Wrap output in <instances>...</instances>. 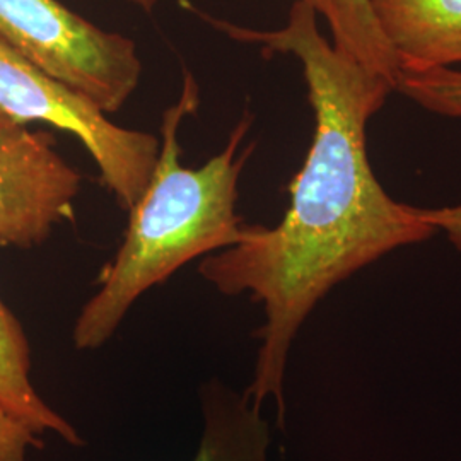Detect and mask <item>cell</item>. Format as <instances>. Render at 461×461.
<instances>
[{
  "label": "cell",
  "mask_w": 461,
  "mask_h": 461,
  "mask_svg": "<svg viewBox=\"0 0 461 461\" xmlns=\"http://www.w3.org/2000/svg\"><path fill=\"white\" fill-rule=\"evenodd\" d=\"M200 16L236 41L297 59L313 110V142L289 185L291 203L282 221L274 228L245 224L236 245L198 265L217 293L248 294L262 304L260 346L245 392L260 409L272 403L284 430L289 356L314 308L364 267L424 243L438 230L417 207L386 194L367 156V123L395 91L393 84L333 47L306 0H296L287 23L270 32Z\"/></svg>",
  "instance_id": "6da1fadb"
},
{
  "label": "cell",
  "mask_w": 461,
  "mask_h": 461,
  "mask_svg": "<svg viewBox=\"0 0 461 461\" xmlns=\"http://www.w3.org/2000/svg\"><path fill=\"white\" fill-rule=\"evenodd\" d=\"M200 89L183 74L182 95L161 122V149L142 195L127 211L129 222L115 257L98 277V291L84 303L72 329L79 352L106 346L133 304L148 291L200 257L232 247L245 228L236 212L238 183L255 144L243 148L253 123L245 113L226 148L200 167L180 163L178 131L195 115Z\"/></svg>",
  "instance_id": "7a4b0ae2"
},
{
  "label": "cell",
  "mask_w": 461,
  "mask_h": 461,
  "mask_svg": "<svg viewBox=\"0 0 461 461\" xmlns=\"http://www.w3.org/2000/svg\"><path fill=\"white\" fill-rule=\"evenodd\" d=\"M0 108L17 122H43L77 137L98 166L99 180L125 211L148 186L161 139L116 125L93 99L51 77L2 40Z\"/></svg>",
  "instance_id": "3957f363"
},
{
  "label": "cell",
  "mask_w": 461,
  "mask_h": 461,
  "mask_svg": "<svg viewBox=\"0 0 461 461\" xmlns=\"http://www.w3.org/2000/svg\"><path fill=\"white\" fill-rule=\"evenodd\" d=\"M0 40L108 115L120 112L140 83L133 40L101 30L59 0H0Z\"/></svg>",
  "instance_id": "277c9868"
},
{
  "label": "cell",
  "mask_w": 461,
  "mask_h": 461,
  "mask_svg": "<svg viewBox=\"0 0 461 461\" xmlns=\"http://www.w3.org/2000/svg\"><path fill=\"white\" fill-rule=\"evenodd\" d=\"M51 132L30 131L0 108V245H43L76 217L83 176L59 154Z\"/></svg>",
  "instance_id": "5b68a950"
},
{
  "label": "cell",
  "mask_w": 461,
  "mask_h": 461,
  "mask_svg": "<svg viewBox=\"0 0 461 461\" xmlns=\"http://www.w3.org/2000/svg\"><path fill=\"white\" fill-rule=\"evenodd\" d=\"M400 70L461 67V0H373Z\"/></svg>",
  "instance_id": "8992f818"
},
{
  "label": "cell",
  "mask_w": 461,
  "mask_h": 461,
  "mask_svg": "<svg viewBox=\"0 0 461 461\" xmlns=\"http://www.w3.org/2000/svg\"><path fill=\"white\" fill-rule=\"evenodd\" d=\"M202 432L192 461H270L272 424L245 390L224 379L198 386Z\"/></svg>",
  "instance_id": "52a82bcc"
},
{
  "label": "cell",
  "mask_w": 461,
  "mask_h": 461,
  "mask_svg": "<svg viewBox=\"0 0 461 461\" xmlns=\"http://www.w3.org/2000/svg\"><path fill=\"white\" fill-rule=\"evenodd\" d=\"M32 346L16 314L0 299V409L34 434H53L83 447L81 432L40 396L32 379Z\"/></svg>",
  "instance_id": "ba28073f"
},
{
  "label": "cell",
  "mask_w": 461,
  "mask_h": 461,
  "mask_svg": "<svg viewBox=\"0 0 461 461\" xmlns=\"http://www.w3.org/2000/svg\"><path fill=\"white\" fill-rule=\"evenodd\" d=\"M325 17L333 47L393 84L400 76L395 50L379 28L373 0H306Z\"/></svg>",
  "instance_id": "9c48e42d"
},
{
  "label": "cell",
  "mask_w": 461,
  "mask_h": 461,
  "mask_svg": "<svg viewBox=\"0 0 461 461\" xmlns=\"http://www.w3.org/2000/svg\"><path fill=\"white\" fill-rule=\"evenodd\" d=\"M395 91L432 113L461 120V67L400 70Z\"/></svg>",
  "instance_id": "30bf717a"
},
{
  "label": "cell",
  "mask_w": 461,
  "mask_h": 461,
  "mask_svg": "<svg viewBox=\"0 0 461 461\" xmlns=\"http://www.w3.org/2000/svg\"><path fill=\"white\" fill-rule=\"evenodd\" d=\"M43 446L41 436L0 409V461H28L30 451Z\"/></svg>",
  "instance_id": "8fae6325"
},
{
  "label": "cell",
  "mask_w": 461,
  "mask_h": 461,
  "mask_svg": "<svg viewBox=\"0 0 461 461\" xmlns=\"http://www.w3.org/2000/svg\"><path fill=\"white\" fill-rule=\"evenodd\" d=\"M419 215L434 230H443L451 245L461 253V203L438 209H419Z\"/></svg>",
  "instance_id": "7c38bea8"
},
{
  "label": "cell",
  "mask_w": 461,
  "mask_h": 461,
  "mask_svg": "<svg viewBox=\"0 0 461 461\" xmlns=\"http://www.w3.org/2000/svg\"><path fill=\"white\" fill-rule=\"evenodd\" d=\"M129 2H132L133 5H137V7H140V9L148 11V13H150L156 7V4H158V0H129Z\"/></svg>",
  "instance_id": "4fadbf2b"
}]
</instances>
